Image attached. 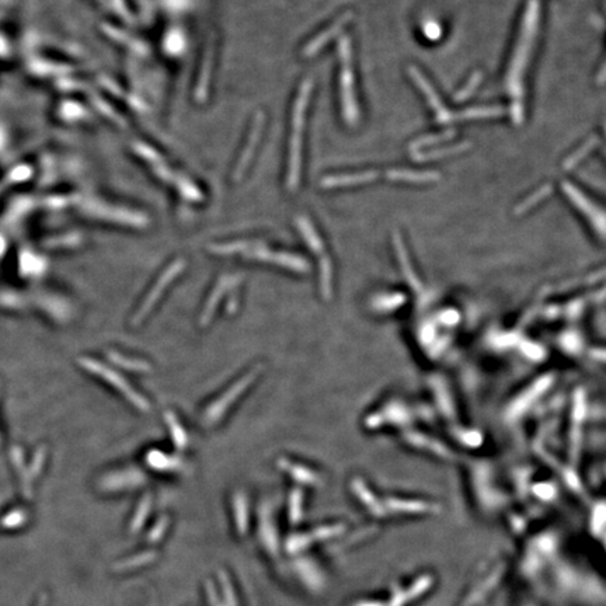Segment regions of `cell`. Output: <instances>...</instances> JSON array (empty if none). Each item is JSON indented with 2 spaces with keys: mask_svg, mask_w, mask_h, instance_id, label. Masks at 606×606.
<instances>
[{
  "mask_svg": "<svg viewBox=\"0 0 606 606\" xmlns=\"http://www.w3.org/2000/svg\"><path fill=\"white\" fill-rule=\"evenodd\" d=\"M539 20L540 2L539 0H529L522 16L520 36L505 76L506 90L508 94L511 95L509 113H511V118L515 125H521L524 122V78L536 43Z\"/></svg>",
  "mask_w": 606,
  "mask_h": 606,
  "instance_id": "cell-1",
  "label": "cell"
},
{
  "mask_svg": "<svg viewBox=\"0 0 606 606\" xmlns=\"http://www.w3.org/2000/svg\"><path fill=\"white\" fill-rule=\"evenodd\" d=\"M312 91V80L306 79L298 91L296 100L292 113V131L290 138V161H288V174H286V185L290 189L298 187L301 180V166H302V143L306 110L309 104V97Z\"/></svg>",
  "mask_w": 606,
  "mask_h": 606,
  "instance_id": "cell-2",
  "label": "cell"
},
{
  "mask_svg": "<svg viewBox=\"0 0 606 606\" xmlns=\"http://www.w3.org/2000/svg\"><path fill=\"white\" fill-rule=\"evenodd\" d=\"M338 54H340V95H341V108L342 117L345 122L354 126L360 118V110L357 104L356 95V84H354V69H353V47L351 40L344 36L338 43Z\"/></svg>",
  "mask_w": 606,
  "mask_h": 606,
  "instance_id": "cell-3",
  "label": "cell"
},
{
  "mask_svg": "<svg viewBox=\"0 0 606 606\" xmlns=\"http://www.w3.org/2000/svg\"><path fill=\"white\" fill-rule=\"evenodd\" d=\"M135 150L143 159V161L152 167V170L154 172L156 176H159L162 180H165V181L170 183L173 187H176L178 189V193H181V196L184 198L191 200V201H201L202 200L201 191L193 183L188 181L185 177H183L178 173H174L172 170V167L163 162L162 156L156 153V150H153L150 146L143 145V143H137Z\"/></svg>",
  "mask_w": 606,
  "mask_h": 606,
  "instance_id": "cell-4",
  "label": "cell"
},
{
  "mask_svg": "<svg viewBox=\"0 0 606 606\" xmlns=\"http://www.w3.org/2000/svg\"><path fill=\"white\" fill-rule=\"evenodd\" d=\"M242 254L246 259L274 264L278 267L288 268L295 272L305 274L309 271V263L305 259H302L301 256H296V254H291V253H285V251L270 250L259 242H244V248H243Z\"/></svg>",
  "mask_w": 606,
  "mask_h": 606,
  "instance_id": "cell-5",
  "label": "cell"
},
{
  "mask_svg": "<svg viewBox=\"0 0 606 606\" xmlns=\"http://www.w3.org/2000/svg\"><path fill=\"white\" fill-rule=\"evenodd\" d=\"M260 372H261L260 366L251 369L248 373H246L237 382H235V384L220 397H218L209 407H207L202 417L204 424L211 427L215 426L218 421H220L222 417L226 414V411L232 407V404L253 385V382L259 377Z\"/></svg>",
  "mask_w": 606,
  "mask_h": 606,
  "instance_id": "cell-6",
  "label": "cell"
},
{
  "mask_svg": "<svg viewBox=\"0 0 606 606\" xmlns=\"http://www.w3.org/2000/svg\"><path fill=\"white\" fill-rule=\"evenodd\" d=\"M80 365L90 373L99 376L102 379H104L108 385L114 386L121 395H124L128 401L135 406L137 408H139L141 411H149L150 410V404L149 401L139 395L130 384L126 382L125 377H122L118 372L110 369L108 366H106L104 364L95 361L93 358H80Z\"/></svg>",
  "mask_w": 606,
  "mask_h": 606,
  "instance_id": "cell-7",
  "label": "cell"
},
{
  "mask_svg": "<svg viewBox=\"0 0 606 606\" xmlns=\"http://www.w3.org/2000/svg\"><path fill=\"white\" fill-rule=\"evenodd\" d=\"M83 211L93 218H99L103 220L121 223V225L134 226V228H145L148 226V218L142 213L128 211L124 208H117L111 205H106L103 202L89 201L83 205Z\"/></svg>",
  "mask_w": 606,
  "mask_h": 606,
  "instance_id": "cell-8",
  "label": "cell"
},
{
  "mask_svg": "<svg viewBox=\"0 0 606 606\" xmlns=\"http://www.w3.org/2000/svg\"><path fill=\"white\" fill-rule=\"evenodd\" d=\"M185 268V261L178 259L176 261H173L161 275V278L157 279V282L152 286V290L149 291L148 296L143 299L141 307L137 310L134 318H132V325H141L145 318L149 316V313L152 312V309L154 307V305L157 303V301L162 298L163 291L167 288V286L184 271Z\"/></svg>",
  "mask_w": 606,
  "mask_h": 606,
  "instance_id": "cell-9",
  "label": "cell"
},
{
  "mask_svg": "<svg viewBox=\"0 0 606 606\" xmlns=\"http://www.w3.org/2000/svg\"><path fill=\"white\" fill-rule=\"evenodd\" d=\"M564 194L567 196V198L579 208V211L587 216V219L590 220V223L592 225V228L596 231L598 236L601 240L605 239V213L603 209L596 205L594 201H591L583 191H580V188H577L574 184L564 181L561 184Z\"/></svg>",
  "mask_w": 606,
  "mask_h": 606,
  "instance_id": "cell-10",
  "label": "cell"
},
{
  "mask_svg": "<svg viewBox=\"0 0 606 606\" xmlns=\"http://www.w3.org/2000/svg\"><path fill=\"white\" fill-rule=\"evenodd\" d=\"M434 583L435 579L432 574H421V576L408 583V585L396 587L386 603L388 606H407L411 602L424 596L434 587Z\"/></svg>",
  "mask_w": 606,
  "mask_h": 606,
  "instance_id": "cell-11",
  "label": "cell"
},
{
  "mask_svg": "<svg viewBox=\"0 0 606 606\" xmlns=\"http://www.w3.org/2000/svg\"><path fill=\"white\" fill-rule=\"evenodd\" d=\"M408 75L412 79V82L419 86V89L423 91V94L427 97V102L430 103L431 108L435 113L436 121L439 124H452V113L445 107V104L442 103L438 93L431 86V83L424 78V75L416 67H410L408 68Z\"/></svg>",
  "mask_w": 606,
  "mask_h": 606,
  "instance_id": "cell-12",
  "label": "cell"
},
{
  "mask_svg": "<svg viewBox=\"0 0 606 606\" xmlns=\"http://www.w3.org/2000/svg\"><path fill=\"white\" fill-rule=\"evenodd\" d=\"M384 505H385L386 513L391 511V513L399 514V515H428V514H436L438 509H439L436 504H432L428 501L399 498V497L386 498Z\"/></svg>",
  "mask_w": 606,
  "mask_h": 606,
  "instance_id": "cell-13",
  "label": "cell"
},
{
  "mask_svg": "<svg viewBox=\"0 0 606 606\" xmlns=\"http://www.w3.org/2000/svg\"><path fill=\"white\" fill-rule=\"evenodd\" d=\"M146 480L145 474L138 469H125L110 473L102 478L100 489L104 491H119L126 489H137Z\"/></svg>",
  "mask_w": 606,
  "mask_h": 606,
  "instance_id": "cell-14",
  "label": "cell"
},
{
  "mask_svg": "<svg viewBox=\"0 0 606 606\" xmlns=\"http://www.w3.org/2000/svg\"><path fill=\"white\" fill-rule=\"evenodd\" d=\"M263 126H264V115L260 113V114L256 115V118H254V121H253V125H251V128H250V134L247 137V142H246V145H244V148H243V150L240 153L237 165L235 167V172H233V180L235 181L240 180L243 177L247 166L250 165V161L253 159V154H254V152H256V146H257V143L260 141V137H261V132H263Z\"/></svg>",
  "mask_w": 606,
  "mask_h": 606,
  "instance_id": "cell-15",
  "label": "cell"
},
{
  "mask_svg": "<svg viewBox=\"0 0 606 606\" xmlns=\"http://www.w3.org/2000/svg\"><path fill=\"white\" fill-rule=\"evenodd\" d=\"M344 529L345 528L341 524L321 526L309 533H302V535H296V536L291 537L288 540V544H286V548H288L290 552H298V550H302V549L310 546L312 544H316V541L340 536L344 532Z\"/></svg>",
  "mask_w": 606,
  "mask_h": 606,
  "instance_id": "cell-16",
  "label": "cell"
},
{
  "mask_svg": "<svg viewBox=\"0 0 606 606\" xmlns=\"http://www.w3.org/2000/svg\"><path fill=\"white\" fill-rule=\"evenodd\" d=\"M239 279H240L239 275H223V277L219 278L218 283L215 285V288H213L212 294L209 295V298L207 301V305H205V307L202 310V314H201V318H200V323L202 326H207L212 321V317L215 316V312H216V309L219 306V302L222 301L223 296L226 295L228 291L233 290L235 286L240 282Z\"/></svg>",
  "mask_w": 606,
  "mask_h": 606,
  "instance_id": "cell-17",
  "label": "cell"
},
{
  "mask_svg": "<svg viewBox=\"0 0 606 606\" xmlns=\"http://www.w3.org/2000/svg\"><path fill=\"white\" fill-rule=\"evenodd\" d=\"M353 19H354V13L353 12H345L344 14H341L327 30H323L321 34H318L317 37H314L313 40H310L306 44V47L302 51V55L306 56V58H310L314 54H317L327 43H330L333 38L340 36V33L344 30V27L347 24H349V21L353 20Z\"/></svg>",
  "mask_w": 606,
  "mask_h": 606,
  "instance_id": "cell-18",
  "label": "cell"
},
{
  "mask_svg": "<svg viewBox=\"0 0 606 606\" xmlns=\"http://www.w3.org/2000/svg\"><path fill=\"white\" fill-rule=\"evenodd\" d=\"M379 177L377 172H362L351 174H331L322 178L321 185L323 188H337V187H351L376 181Z\"/></svg>",
  "mask_w": 606,
  "mask_h": 606,
  "instance_id": "cell-19",
  "label": "cell"
},
{
  "mask_svg": "<svg viewBox=\"0 0 606 606\" xmlns=\"http://www.w3.org/2000/svg\"><path fill=\"white\" fill-rule=\"evenodd\" d=\"M386 178L396 183H411V184H426L434 183L441 178L436 172H414L406 169H392L386 172Z\"/></svg>",
  "mask_w": 606,
  "mask_h": 606,
  "instance_id": "cell-20",
  "label": "cell"
},
{
  "mask_svg": "<svg viewBox=\"0 0 606 606\" xmlns=\"http://www.w3.org/2000/svg\"><path fill=\"white\" fill-rule=\"evenodd\" d=\"M353 491H354V496L358 498V501L361 504H364L362 506L368 509L369 514L375 515L376 518H382V515L388 514L386 509H385V505L379 502V500L376 498V496L372 491L369 494V489L364 485V482H361V480L354 482Z\"/></svg>",
  "mask_w": 606,
  "mask_h": 606,
  "instance_id": "cell-21",
  "label": "cell"
},
{
  "mask_svg": "<svg viewBox=\"0 0 606 606\" xmlns=\"http://www.w3.org/2000/svg\"><path fill=\"white\" fill-rule=\"evenodd\" d=\"M278 466L288 473L294 480L302 483V485H310V486H316L321 483V476H318L316 471L307 469L306 466L302 465H296L294 462H290L288 459H278Z\"/></svg>",
  "mask_w": 606,
  "mask_h": 606,
  "instance_id": "cell-22",
  "label": "cell"
},
{
  "mask_svg": "<svg viewBox=\"0 0 606 606\" xmlns=\"http://www.w3.org/2000/svg\"><path fill=\"white\" fill-rule=\"evenodd\" d=\"M469 148H470V143L463 142V143H458V145H452V146L436 148V149L427 150V152H416V153H411V156H412L414 162L426 163V162H432V161H438V159H443V157H448L452 154L462 153V152L467 150Z\"/></svg>",
  "mask_w": 606,
  "mask_h": 606,
  "instance_id": "cell-23",
  "label": "cell"
},
{
  "mask_svg": "<svg viewBox=\"0 0 606 606\" xmlns=\"http://www.w3.org/2000/svg\"><path fill=\"white\" fill-rule=\"evenodd\" d=\"M146 462L157 471H177L183 467V461L180 458L161 451H150L146 456Z\"/></svg>",
  "mask_w": 606,
  "mask_h": 606,
  "instance_id": "cell-24",
  "label": "cell"
},
{
  "mask_svg": "<svg viewBox=\"0 0 606 606\" xmlns=\"http://www.w3.org/2000/svg\"><path fill=\"white\" fill-rule=\"evenodd\" d=\"M505 114V110L500 106H485V107H470L463 111L452 113V122L466 121V119H482V118H496Z\"/></svg>",
  "mask_w": 606,
  "mask_h": 606,
  "instance_id": "cell-25",
  "label": "cell"
},
{
  "mask_svg": "<svg viewBox=\"0 0 606 606\" xmlns=\"http://www.w3.org/2000/svg\"><path fill=\"white\" fill-rule=\"evenodd\" d=\"M601 143V139L598 137H591L590 139H587L576 152H572L566 161L563 162V169L566 172L572 170L576 166H579L584 159Z\"/></svg>",
  "mask_w": 606,
  "mask_h": 606,
  "instance_id": "cell-26",
  "label": "cell"
},
{
  "mask_svg": "<svg viewBox=\"0 0 606 606\" xmlns=\"http://www.w3.org/2000/svg\"><path fill=\"white\" fill-rule=\"evenodd\" d=\"M212 59H213V45L209 43L207 47V51H205V59L202 62V69L198 76V84H197V90H196V97L198 100H204L207 97L209 76H211V71H212L211 69Z\"/></svg>",
  "mask_w": 606,
  "mask_h": 606,
  "instance_id": "cell-27",
  "label": "cell"
},
{
  "mask_svg": "<svg viewBox=\"0 0 606 606\" xmlns=\"http://www.w3.org/2000/svg\"><path fill=\"white\" fill-rule=\"evenodd\" d=\"M107 357H108L110 361L114 362L117 366L124 368V369H126V371H131V372H142V373L150 371V365H149L148 362H145V361H142V360H137V358L126 357V356L118 353V351H107Z\"/></svg>",
  "mask_w": 606,
  "mask_h": 606,
  "instance_id": "cell-28",
  "label": "cell"
},
{
  "mask_svg": "<svg viewBox=\"0 0 606 606\" xmlns=\"http://www.w3.org/2000/svg\"><path fill=\"white\" fill-rule=\"evenodd\" d=\"M296 223H298V228H299V231H301V233H302L305 242L307 243L309 248H310L313 253H317V254H318V253H322L323 248H325L323 242H322L321 236H318L317 232L314 231V228H313V225L310 223V220L306 219V218H303V216H301V218H298Z\"/></svg>",
  "mask_w": 606,
  "mask_h": 606,
  "instance_id": "cell-29",
  "label": "cell"
},
{
  "mask_svg": "<svg viewBox=\"0 0 606 606\" xmlns=\"http://www.w3.org/2000/svg\"><path fill=\"white\" fill-rule=\"evenodd\" d=\"M165 420L167 423V427H169V431H170V435H172V439H173L174 445L181 451L185 450L187 445H188V435H187L185 430L183 428L181 423L178 421L176 414L173 411H166L165 412Z\"/></svg>",
  "mask_w": 606,
  "mask_h": 606,
  "instance_id": "cell-30",
  "label": "cell"
},
{
  "mask_svg": "<svg viewBox=\"0 0 606 606\" xmlns=\"http://www.w3.org/2000/svg\"><path fill=\"white\" fill-rule=\"evenodd\" d=\"M233 511H235V521L239 533H244L247 531L248 525V506H247V498L240 491L233 496Z\"/></svg>",
  "mask_w": 606,
  "mask_h": 606,
  "instance_id": "cell-31",
  "label": "cell"
},
{
  "mask_svg": "<svg viewBox=\"0 0 606 606\" xmlns=\"http://www.w3.org/2000/svg\"><path fill=\"white\" fill-rule=\"evenodd\" d=\"M553 193V185L552 184H545L541 185L540 188H537L535 193L525 198L517 208H515V215H522L525 212H528L529 209H532L533 207H536L539 202L544 201L545 198H548L550 194Z\"/></svg>",
  "mask_w": 606,
  "mask_h": 606,
  "instance_id": "cell-32",
  "label": "cell"
},
{
  "mask_svg": "<svg viewBox=\"0 0 606 606\" xmlns=\"http://www.w3.org/2000/svg\"><path fill=\"white\" fill-rule=\"evenodd\" d=\"M455 134H456V132H455L454 130H448V131H443V132H439V134H432V135L423 137V138L416 139V141L410 143V152L414 153V152H419V150L423 149V148L434 146V145H438V143L446 142V141L452 139V138L455 137Z\"/></svg>",
  "mask_w": 606,
  "mask_h": 606,
  "instance_id": "cell-33",
  "label": "cell"
},
{
  "mask_svg": "<svg viewBox=\"0 0 606 606\" xmlns=\"http://www.w3.org/2000/svg\"><path fill=\"white\" fill-rule=\"evenodd\" d=\"M482 79H483V75H482V72H474L471 76H470V79L467 80V83L455 94V97H454V100L456 102V103H462V102H466L469 97H471V94L476 91V89H477V86L482 83Z\"/></svg>",
  "mask_w": 606,
  "mask_h": 606,
  "instance_id": "cell-34",
  "label": "cell"
},
{
  "mask_svg": "<svg viewBox=\"0 0 606 606\" xmlns=\"http://www.w3.org/2000/svg\"><path fill=\"white\" fill-rule=\"evenodd\" d=\"M150 505H152L150 497L142 498V501L139 502V506L137 509V513H135V517H134V520L131 522V531L132 532H137V531L141 529V526L143 525V522H145V520H146V517H148V514L150 511Z\"/></svg>",
  "mask_w": 606,
  "mask_h": 606,
  "instance_id": "cell-35",
  "label": "cell"
},
{
  "mask_svg": "<svg viewBox=\"0 0 606 606\" xmlns=\"http://www.w3.org/2000/svg\"><path fill=\"white\" fill-rule=\"evenodd\" d=\"M303 494L301 490H294V493H291V500H290V520L292 522H299L302 518V513H303Z\"/></svg>",
  "mask_w": 606,
  "mask_h": 606,
  "instance_id": "cell-36",
  "label": "cell"
},
{
  "mask_svg": "<svg viewBox=\"0 0 606 606\" xmlns=\"http://www.w3.org/2000/svg\"><path fill=\"white\" fill-rule=\"evenodd\" d=\"M603 505L599 504V506L595 508V513L592 514V521H591V529L595 535H603V524H605V518H603Z\"/></svg>",
  "mask_w": 606,
  "mask_h": 606,
  "instance_id": "cell-37",
  "label": "cell"
},
{
  "mask_svg": "<svg viewBox=\"0 0 606 606\" xmlns=\"http://www.w3.org/2000/svg\"><path fill=\"white\" fill-rule=\"evenodd\" d=\"M423 31H424V36L428 40H432V41L438 40L441 37V34H442L441 25L438 23H435V21H427L424 24V27H423Z\"/></svg>",
  "mask_w": 606,
  "mask_h": 606,
  "instance_id": "cell-38",
  "label": "cell"
},
{
  "mask_svg": "<svg viewBox=\"0 0 606 606\" xmlns=\"http://www.w3.org/2000/svg\"><path fill=\"white\" fill-rule=\"evenodd\" d=\"M166 528H167V518H162L161 521H159V524L154 525L153 531L150 532V536H149L150 540H152V541L161 540L162 535L166 532Z\"/></svg>",
  "mask_w": 606,
  "mask_h": 606,
  "instance_id": "cell-39",
  "label": "cell"
},
{
  "mask_svg": "<svg viewBox=\"0 0 606 606\" xmlns=\"http://www.w3.org/2000/svg\"><path fill=\"white\" fill-rule=\"evenodd\" d=\"M150 559H153V555H149V553H146V555H141L138 559H131V560H128V561H125V563H122L121 566H118V568H132V567H138V566H142V564H145V563H148V560H150Z\"/></svg>",
  "mask_w": 606,
  "mask_h": 606,
  "instance_id": "cell-40",
  "label": "cell"
},
{
  "mask_svg": "<svg viewBox=\"0 0 606 606\" xmlns=\"http://www.w3.org/2000/svg\"><path fill=\"white\" fill-rule=\"evenodd\" d=\"M349 606H388L386 601L382 599H373V598H364V599H357Z\"/></svg>",
  "mask_w": 606,
  "mask_h": 606,
  "instance_id": "cell-41",
  "label": "cell"
},
{
  "mask_svg": "<svg viewBox=\"0 0 606 606\" xmlns=\"http://www.w3.org/2000/svg\"><path fill=\"white\" fill-rule=\"evenodd\" d=\"M298 568H299V571H302V572H309V571H312V570H313V566H309V568H306V567H303V566H302V563H301V564H299V567H298ZM306 577H307V576H305V579H306ZM314 581H316V583H317V580H314ZM307 583H309V585H310V587H312V588H314V585H313V580H312V577H310V579H309V581H307ZM317 585H318V584H317ZM318 587H321V585H318Z\"/></svg>",
  "mask_w": 606,
  "mask_h": 606,
  "instance_id": "cell-42",
  "label": "cell"
},
{
  "mask_svg": "<svg viewBox=\"0 0 606 606\" xmlns=\"http://www.w3.org/2000/svg\"><path fill=\"white\" fill-rule=\"evenodd\" d=\"M605 72H606V68H605V65H602L601 69H599L598 78H596V79H598L596 82H598V84H601V86L605 83Z\"/></svg>",
  "mask_w": 606,
  "mask_h": 606,
  "instance_id": "cell-43",
  "label": "cell"
}]
</instances>
